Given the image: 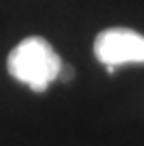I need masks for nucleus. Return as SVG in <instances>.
Instances as JSON below:
<instances>
[{
    "label": "nucleus",
    "mask_w": 144,
    "mask_h": 146,
    "mask_svg": "<svg viewBox=\"0 0 144 146\" xmlns=\"http://www.w3.org/2000/svg\"><path fill=\"white\" fill-rule=\"evenodd\" d=\"M63 70L61 58L42 36H28L17 44L7 58V71L17 82L35 92H44L57 80Z\"/></svg>",
    "instance_id": "nucleus-1"
},
{
    "label": "nucleus",
    "mask_w": 144,
    "mask_h": 146,
    "mask_svg": "<svg viewBox=\"0 0 144 146\" xmlns=\"http://www.w3.org/2000/svg\"><path fill=\"white\" fill-rule=\"evenodd\" d=\"M94 54L104 66L144 63V35L129 28H108L96 36Z\"/></svg>",
    "instance_id": "nucleus-2"
},
{
    "label": "nucleus",
    "mask_w": 144,
    "mask_h": 146,
    "mask_svg": "<svg viewBox=\"0 0 144 146\" xmlns=\"http://www.w3.org/2000/svg\"><path fill=\"white\" fill-rule=\"evenodd\" d=\"M106 71L108 73H115V66H106Z\"/></svg>",
    "instance_id": "nucleus-4"
},
{
    "label": "nucleus",
    "mask_w": 144,
    "mask_h": 146,
    "mask_svg": "<svg viewBox=\"0 0 144 146\" xmlns=\"http://www.w3.org/2000/svg\"><path fill=\"white\" fill-rule=\"evenodd\" d=\"M69 77H73V70L63 64V70H61V75H59V78H61V80H64V82H68V80H69Z\"/></svg>",
    "instance_id": "nucleus-3"
}]
</instances>
